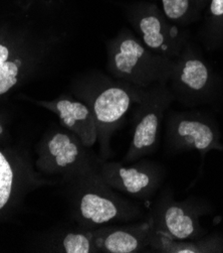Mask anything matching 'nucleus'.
Returning a JSON list of instances; mask_svg holds the SVG:
<instances>
[{
  "instance_id": "nucleus-1",
  "label": "nucleus",
  "mask_w": 223,
  "mask_h": 253,
  "mask_svg": "<svg viewBox=\"0 0 223 253\" xmlns=\"http://www.w3.org/2000/svg\"><path fill=\"white\" fill-rule=\"evenodd\" d=\"M144 89L113 78L98 70L82 73L70 82L69 93L91 109L96 126L100 157L113 156L111 140L127 113L141 100Z\"/></svg>"
},
{
  "instance_id": "nucleus-2",
  "label": "nucleus",
  "mask_w": 223,
  "mask_h": 253,
  "mask_svg": "<svg viewBox=\"0 0 223 253\" xmlns=\"http://www.w3.org/2000/svg\"><path fill=\"white\" fill-rule=\"evenodd\" d=\"M65 185L71 216L84 228L95 229L146 217L140 205L120 196L107 185L96 169Z\"/></svg>"
},
{
  "instance_id": "nucleus-3",
  "label": "nucleus",
  "mask_w": 223,
  "mask_h": 253,
  "mask_svg": "<svg viewBox=\"0 0 223 253\" xmlns=\"http://www.w3.org/2000/svg\"><path fill=\"white\" fill-rule=\"evenodd\" d=\"M105 44L107 71L113 78L140 89L168 84L173 60L149 49L132 30L122 28Z\"/></svg>"
},
{
  "instance_id": "nucleus-4",
  "label": "nucleus",
  "mask_w": 223,
  "mask_h": 253,
  "mask_svg": "<svg viewBox=\"0 0 223 253\" xmlns=\"http://www.w3.org/2000/svg\"><path fill=\"white\" fill-rule=\"evenodd\" d=\"M97 158L61 125L47 131L39 141L34 167L39 173L58 176L66 184L96 169Z\"/></svg>"
},
{
  "instance_id": "nucleus-5",
  "label": "nucleus",
  "mask_w": 223,
  "mask_h": 253,
  "mask_svg": "<svg viewBox=\"0 0 223 253\" xmlns=\"http://www.w3.org/2000/svg\"><path fill=\"white\" fill-rule=\"evenodd\" d=\"M123 10L135 35L155 54L174 60L189 42L188 32L170 21L151 0L125 4Z\"/></svg>"
},
{
  "instance_id": "nucleus-6",
  "label": "nucleus",
  "mask_w": 223,
  "mask_h": 253,
  "mask_svg": "<svg viewBox=\"0 0 223 253\" xmlns=\"http://www.w3.org/2000/svg\"><path fill=\"white\" fill-rule=\"evenodd\" d=\"M218 85L211 67L189 42L173 60L168 87L174 101L186 107L211 103L216 99Z\"/></svg>"
},
{
  "instance_id": "nucleus-7",
  "label": "nucleus",
  "mask_w": 223,
  "mask_h": 253,
  "mask_svg": "<svg viewBox=\"0 0 223 253\" xmlns=\"http://www.w3.org/2000/svg\"><path fill=\"white\" fill-rule=\"evenodd\" d=\"M174 101L168 84L157 83L144 89L132 115V141L124 164H132L154 154L160 141L161 125L165 114Z\"/></svg>"
},
{
  "instance_id": "nucleus-8",
  "label": "nucleus",
  "mask_w": 223,
  "mask_h": 253,
  "mask_svg": "<svg viewBox=\"0 0 223 253\" xmlns=\"http://www.w3.org/2000/svg\"><path fill=\"white\" fill-rule=\"evenodd\" d=\"M210 213L212 208L207 201L197 198L177 201L171 190L166 189L148 216L152 220L154 232L172 239L185 240L206 235L200 221Z\"/></svg>"
},
{
  "instance_id": "nucleus-9",
  "label": "nucleus",
  "mask_w": 223,
  "mask_h": 253,
  "mask_svg": "<svg viewBox=\"0 0 223 253\" xmlns=\"http://www.w3.org/2000/svg\"><path fill=\"white\" fill-rule=\"evenodd\" d=\"M165 146L169 154L223 151L217 123L200 111H171L165 122Z\"/></svg>"
},
{
  "instance_id": "nucleus-10",
  "label": "nucleus",
  "mask_w": 223,
  "mask_h": 253,
  "mask_svg": "<svg viewBox=\"0 0 223 253\" xmlns=\"http://www.w3.org/2000/svg\"><path fill=\"white\" fill-rule=\"evenodd\" d=\"M96 169L112 189L139 200L152 198L160 189L166 174L162 165L143 159L126 166L124 163L103 160L98 156Z\"/></svg>"
},
{
  "instance_id": "nucleus-11",
  "label": "nucleus",
  "mask_w": 223,
  "mask_h": 253,
  "mask_svg": "<svg viewBox=\"0 0 223 253\" xmlns=\"http://www.w3.org/2000/svg\"><path fill=\"white\" fill-rule=\"evenodd\" d=\"M21 98L55 113L63 127L76 135L85 146L92 148L97 142L96 121L91 109L70 93L62 94L53 100H40L24 94Z\"/></svg>"
},
{
  "instance_id": "nucleus-12",
  "label": "nucleus",
  "mask_w": 223,
  "mask_h": 253,
  "mask_svg": "<svg viewBox=\"0 0 223 253\" xmlns=\"http://www.w3.org/2000/svg\"><path fill=\"white\" fill-rule=\"evenodd\" d=\"M92 230L97 252L138 253L149 251L154 227L147 216L134 224H110Z\"/></svg>"
},
{
  "instance_id": "nucleus-13",
  "label": "nucleus",
  "mask_w": 223,
  "mask_h": 253,
  "mask_svg": "<svg viewBox=\"0 0 223 253\" xmlns=\"http://www.w3.org/2000/svg\"><path fill=\"white\" fill-rule=\"evenodd\" d=\"M149 251L159 253H222L223 235L213 233L196 239L177 240L153 230Z\"/></svg>"
},
{
  "instance_id": "nucleus-14",
  "label": "nucleus",
  "mask_w": 223,
  "mask_h": 253,
  "mask_svg": "<svg viewBox=\"0 0 223 253\" xmlns=\"http://www.w3.org/2000/svg\"><path fill=\"white\" fill-rule=\"evenodd\" d=\"M161 8L170 21L180 28L200 20L210 0H160Z\"/></svg>"
},
{
  "instance_id": "nucleus-15",
  "label": "nucleus",
  "mask_w": 223,
  "mask_h": 253,
  "mask_svg": "<svg viewBox=\"0 0 223 253\" xmlns=\"http://www.w3.org/2000/svg\"><path fill=\"white\" fill-rule=\"evenodd\" d=\"M200 39L208 50H216L223 44V0H210L203 14Z\"/></svg>"
},
{
  "instance_id": "nucleus-16",
  "label": "nucleus",
  "mask_w": 223,
  "mask_h": 253,
  "mask_svg": "<svg viewBox=\"0 0 223 253\" xmlns=\"http://www.w3.org/2000/svg\"><path fill=\"white\" fill-rule=\"evenodd\" d=\"M18 182H23L33 185V183L40 186L38 180L32 179H18L17 169L7 159V157L0 151V212L3 211L15 198Z\"/></svg>"
},
{
  "instance_id": "nucleus-17",
  "label": "nucleus",
  "mask_w": 223,
  "mask_h": 253,
  "mask_svg": "<svg viewBox=\"0 0 223 253\" xmlns=\"http://www.w3.org/2000/svg\"><path fill=\"white\" fill-rule=\"evenodd\" d=\"M57 250L64 253H97L93 230L80 226L67 231L60 237Z\"/></svg>"
},
{
  "instance_id": "nucleus-18",
  "label": "nucleus",
  "mask_w": 223,
  "mask_h": 253,
  "mask_svg": "<svg viewBox=\"0 0 223 253\" xmlns=\"http://www.w3.org/2000/svg\"><path fill=\"white\" fill-rule=\"evenodd\" d=\"M3 127H2V125H1V123H0V135H1L2 133H3Z\"/></svg>"
},
{
  "instance_id": "nucleus-19",
  "label": "nucleus",
  "mask_w": 223,
  "mask_h": 253,
  "mask_svg": "<svg viewBox=\"0 0 223 253\" xmlns=\"http://www.w3.org/2000/svg\"><path fill=\"white\" fill-rule=\"evenodd\" d=\"M151 1H155V0H151Z\"/></svg>"
}]
</instances>
